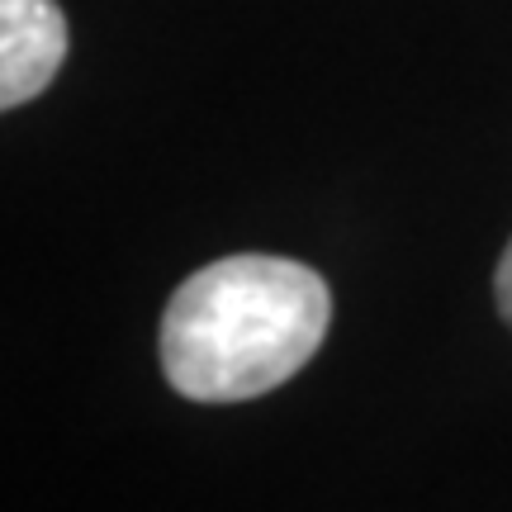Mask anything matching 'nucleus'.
Instances as JSON below:
<instances>
[{
  "label": "nucleus",
  "instance_id": "obj_1",
  "mask_svg": "<svg viewBox=\"0 0 512 512\" xmlns=\"http://www.w3.org/2000/svg\"><path fill=\"white\" fill-rule=\"evenodd\" d=\"M332 294L290 256H223L171 294L162 375L190 403L261 399L294 380L323 347Z\"/></svg>",
  "mask_w": 512,
  "mask_h": 512
},
{
  "label": "nucleus",
  "instance_id": "obj_3",
  "mask_svg": "<svg viewBox=\"0 0 512 512\" xmlns=\"http://www.w3.org/2000/svg\"><path fill=\"white\" fill-rule=\"evenodd\" d=\"M494 290H498V313L512 323V242L503 247V261H498V275H494Z\"/></svg>",
  "mask_w": 512,
  "mask_h": 512
},
{
  "label": "nucleus",
  "instance_id": "obj_2",
  "mask_svg": "<svg viewBox=\"0 0 512 512\" xmlns=\"http://www.w3.org/2000/svg\"><path fill=\"white\" fill-rule=\"evenodd\" d=\"M67 57L57 0H0V105L19 110L53 86Z\"/></svg>",
  "mask_w": 512,
  "mask_h": 512
}]
</instances>
